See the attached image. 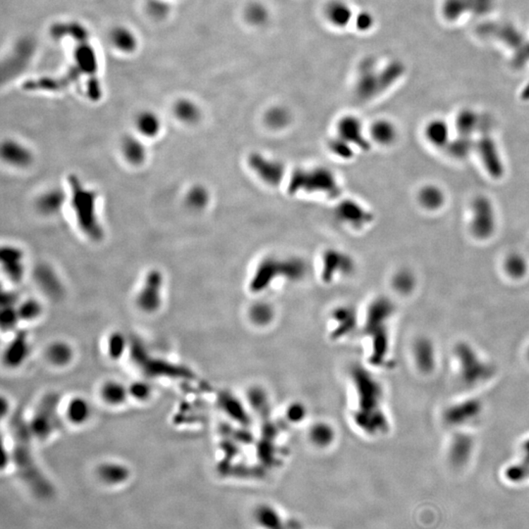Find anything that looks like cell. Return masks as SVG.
Returning <instances> with one entry per match:
<instances>
[{
  "label": "cell",
  "instance_id": "1",
  "mask_svg": "<svg viewBox=\"0 0 529 529\" xmlns=\"http://www.w3.org/2000/svg\"><path fill=\"white\" fill-rule=\"evenodd\" d=\"M70 205L78 228L87 238L98 241L102 238V226L97 211V193L88 188L80 178L70 176Z\"/></svg>",
  "mask_w": 529,
  "mask_h": 529
},
{
  "label": "cell",
  "instance_id": "2",
  "mask_svg": "<svg viewBox=\"0 0 529 529\" xmlns=\"http://www.w3.org/2000/svg\"><path fill=\"white\" fill-rule=\"evenodd\" d=\"M128 352L135 366L143 372V375H147V377H151V379L152 377H169V379H180L191 377L190 370H186V367L151 355L142 341L137 337H130Z\"/></svg>",
  "mask_w": 529,
  "mask_h": 529
},
{
  "label": "cell",
  "instance_id": "3",
  "mask_svg": "<svg viewBox=\"0 0 529 529\" xmlns=\"http://www.w3.org/2000/svg\"><path fill=\"white\" fill-rule=\"evenodd\" d=\"M60 403L58 393L49 392L37 403L32 419L28 422L35 439L45 440L56 432L60 423Z\"/></svg>",
  "mask_w": 529,
  "mask_h": 529
},
{
  "label": "cell",
  "instance_id": "4",
  "mask_svg": "<svg viewBox=\"0 0 529 529\" xmlns=\"http://www.w3.org/2000/svg\"><path fill=\"white\" fill-rule=\"evenodd\" d=\"M288 190L292 194L297 191L322 193L332 197L340 193L339 183L334 174L324 168L297 170L289 181Z\"/></svg>",
  "mask_w": 529,
  "mask_h": 529
},
{
  "label": "cell",
  "instance_id": "5",
  "mask_svg": "<svg viewBox=\"0 0 529 529\" xmlns=\"http://www.w3.org/2000/svg\"><path fill=\"white\" fill-rule=\"evenodd\" d=\"M163 274L158 269H152L146 274L142 286L138 292V308L145 313H155L163 301Z\"/></svg>",
  "mask_w": 529,
  "mask_h": 529
},
{
  "label": "cell",
  "instance_id": "6",
  "mask_svg": "<svg viewBox=\"0 0 529 529\" xmlns=\"http://www.w3.org/2000/svg\"><path fill=\"white\" fill-rule=\"evenodd\" d=\"M470 228L473 234L480 238H487L495 229V213L492 204L487 198L478 197L473 205V220Z\"/></svg>",
  "mask_w": 529,
  "mask_h": 529
},
{
  "label": "cell",
  "instance_id": "7",
  "mask_svg": "<svg viewBox=\"0 0 529 529\" xmlns=\"http://www.w3.org/2000/svg\"><path fill=\"white\" fill-rule=\"evenodd\" d=\"M249 166L262 181L269 183V185H279L284 178V166L278 161L264 157V155L259 154V153L250 156Z\"/></svg>",
  "mask_w": 529,
  "mask_h": 529
},
{
  "label": "cell",
  "instance_id": "8",
  "mask_svg": "<svg viewBox=\"0 0 529 529\" xmlns=\"http://www.w3.org/2000/svg\"><path fill=\"white\" fill-rule=\"evenodd\" d=\"M108 42L115 51L122 55H132L137 51L140 42L138 35L126 25H116L108 32Z\"/></svg>",
  "mask_w": 529,
  "mask_h": 529
},
{
  "label": "cell",
  "instance_id": "9",
  "mask_svg": "<svg viewBox=\"0 0 529 529\" xmlns=\"http://www.w3.org/2000/svg\"><path fill=\"white\" fill-rule=\"evenodd\" d=\"M31 351L27 332H18L7 344L4 353V362L9 369H16L24 364Z\"/></svg>",
  "mask_w": 529,
  "mask_h": 529
},
{
  "label": "cell",
  "instance_id": "10",
  "mask_svg": "<svg viewBox=\"0 0 529 529\" xmlns=\"http://www.w3.org/2000/svg\"><path fill=\"white\" fill-rule=\"evenodd\" d=\"M478 150L488 173L494 178H500L504 173L503 164L492 138L488 135H483L478 141Z\"/></svg>",
  "mask_w": 529,
  "mask_h": 529
},
{
  "label": "cell",
  "instance_id": "11",
  "mask_svg": "<svg viewBox=\"0 0 529 529\" xmlns=\"http://www.w3.org/2000/svg\"><path fill=\"white\" fill-rule=\"evenodd\" d=\"M337 130H339V138L347 141L350 145L359 146L363 150H367L369 147L363 135L362 123L357 118L351 117V116L344 117L339 123Z\"/></svg>",
  "mask_w": 529,
  "mask_h": 529
},
{
  "label": "cell",
  "instance_id": "12",
  "mask_svg": "<svg viewBox=\"0 0 529 529\" xmlns=\"http://www.w3.org/2000/svg\"><path fill=\"white\" fill-rule=\"evenodd\" d=\"M2 266L8 278L15 282L20 281L24 276V255L20 249L7 246L2 250Z\"/></svg>",
  "mask_w": 529,
  "mask_h": 529
},
{
  "label": "cell",
  "instance_id": "13",
  "mask_svg": "<svg viewBox=\"0 0 529 529\" xmlns=\"http://www.w3.org/2000/svg\"><path fill=\"white\" fill-rule=\"evenodd\" d=\"M2 156L10 166L24 168L32 162V152L19 141L7 140L2 146Z\"/></svg>",
  "mask_w": 529,
  "mask_h": 529
},
{
  "label": "cell",
  "instance_id": "14",
  "mask_svg": "<svg viewBox=\"0 0 529 529\" xmlns=\"http://www.w3.org/2000/svg\"><path fill=\"white\" fill-rule=\"evenodd\" d=\"M135 128L138 137L154 138L160 133L162 123L154 111L142 110L135 116Z\"/></svg>",
  "mask_w": 529,
  "mask_h": 529
},
{
  "label": "cell",
  "instance_id": "15",
  "mask_svg": "<svg viewBox=\"0 0 529 529\" xmlns=\"http://www.w3.org/2000/svg\"><path fill=\"white\" fill-rule=\"evenodd\" d=\"M92 417V406L82 396L73 397L65 407V418L73 425H84Z\"/></svg>",
  "mask_w": 529,
  "mask_h": 529
},
{
  "label": "cell",
  "instance_id": "16",
  "mask_svg": "<svg viewBox=\"0 0 529 529\" xmlns=\"http://www.w3.org/2000/svg\"><path fill=\"white\" fill-rule=\"evenodd\" d=\"M123 158L133 166H140L146 160L147 150L141 138L128 135L121 143Z\"/></svg>",
  "mask_w": 529,
  "mask_h": 529
},
{
  "label": "cell",
  "instance_id": "17",
  "mask_svg": "<svg viewBox=\"0 0 529 529\" xmlns=\"http://www.w3.org/2000/svg\"><path fill=\"white\" fill-rule=\"evenodd\" d=\"M99 395L105 404L112 406V407L123 405L130 397L127 385L114 379L103 382L100 387Z\"/></svg>",
  "mask_w": 529,
  "mask_h": 529
},
{
  "label": "cell",
  "instance_id": "18",
  "mask_svg": "<svg viewBox=\"0 0 529 529\" xmlns=\"http://www.w3.org/2000/svg\"><path fill=\"white\" fill-rule=\"evenodd\" d=\"M336 215L339 220L354 226H362L370 220V214L361 205L352 201L340 204L336 208Z\"/></svg>",
  "mask_w": 529,
  "mask_h": 529
},
{
  "label": "cell",
  "instance_id": "19",
  "mask_svg": "<svg viewBox=\"0 0 529 529\" xmlns=\"http://www.w3.org/2000/svg\"><path fill=\"white\" fill-rule=\"evenodd\" d=\"M172 111L176 119L186 125H193L201 118L200 108L190 98H178L174 102Z\"/></svg>",
  "mask_w": 529,
  "mask_h": 529
},
{
  "label": "cell",
  "instance_id": "20",
  "mask_svg": "<svg viewBox=\"0 0 529 529\" xmlns=\"http://www.w3.org/2000/svg\"><path fill=\"white\" fill-rule=\"evenodd\" d=\"M47 361L55 367H66L74 359V350L65 341H55L49 345L47 352Z\"/></svg>",
  "mask_w": 529,
  "mask_h": 529
},
{
  "label": "cell",
  "instance_id": "21",
  "mask_svg": "<svg viewBox=\"0 0 529 529\" xmlns=\"http://www.w3.org/2000/svg\"><path fill=\"white\" fill-rule=\"evenodd\" d=\"M327 17L329 23L335 27H345L352 18V11L343 1L332 2L327 7Z\"/></svg>",
  "mask_w": 529,
  "mask_h": 529
},
{
  "label": "cell",
  "instance_id": "22",
  "mask_svg": "<svg viewBox=\"0 0 529 529\" xmlns=\"http://www.w3.org/2000/svg\"><path fill=\"white\" fill-rule=\"evenodd\" d=\"M370 135L375 142L382 145H391L397 137L396 128L389 121L379 120L372 125Z\"/></svg>",
  "mask_w": 529,
  "mask_h": 529
},
{
  "label": "cell",
  "instance_id": "23",
  "mask_svg": "<svg viewBox=\"0 0 529 529\" xmlns=\"http://www.w3.org/2000/svg\"><path fill=\"white\" fill-rule=\"evenodd\" d=\"M130 348V339L121 332H112L106 342L108 356L112 360H119Z\"/></svg>",
  "mask_w": 529,
  "mask_h": 529
},
{
  "label": "cell",
  "instance_id": "24",
  "mask_svg": "<svg viewBox=\"0 0 529 529\" xmlns=\"http://www.w3.org/2000/svg\"><path fill=\"white\" fill-rule=\"evenodd\" d=\"M64 199L59 190H53L42 194L37 201L40 212L45 215H54L62 207Z\"/></svg>",
  "mask_w": 529,
  "mask_h": 529
},
{
  "label": "cell",
  "instance_id": "25",
  "mask_svg": "<svg viewBox=\"0 0 529 529\" xmlns=\"http://www.w3.org/2000/svg\"><path fill=\"white\" fill-rule=\"evenodd\" d=\"M425 135L433 145L444 146L449 140V130L443 121L435 120L428 123Z\"/></svg>",
  "mask_w": 529,
  "mask_h": 529
},
{
  "label": "cell",
  "instance_id": "26",
  "mask_svg": "<svg viewBox=\"0 0 529 529\" xmlns=\"http://www.w3.org/2000/svg\"><path fill=\"white\" fill-rule=\"evenodd\" d=\"M419 200L423 207L435 210L444 203L445 197L442 190L435 186H427L420 191Z\"/></svg>",
  "mask_w": 529,
  "mask_h": 529
},
{
  "label": "cell",
  "instance_id": "27",
  "mask_svg": "<svg viewBox=\"0 0 529 529\" xmlns=\"http://www.w3.org/2000/svg\"><path fill=\"white\" fill-rule=\"evenodd\" d=\"M209 193L203 186H196L190 188L186 195V203L191 210L200 211L208 205Z\"/></svg>",
  "mask_w": 529,
  "mask_h": 529
},
{
  "label": "cell",
  "instance_id": "28",
  "mask_svg": "<svg viewBox=\"0 0 529 529\" xmlns=\"http://www.w3.org/2000/svg\"><path fill=\"white\" fill-rule=\"evenodd\" d=\"M37 279L42 288L49 296H56L57 294L61 293V284L49 268L39 269L37 271Z\"/></svg>",
  "mask_w": 529,
  "mask_h": 529
},
{
  "label": "cell",
  "instance_id": "29",
  "mask_svg": "<svg viewBox=\"0 0 529 529\" xmlns=\"http://www.w3.org/2000/svg\"><path fill=\"white\" fill-rule=\"evenodd\" d=\"M145 11L151 19L163 21L172 11L171 0H146Z\"/></svg>",
  "mask_w": 529,
  "mask_h": 529
},
{
  "label": "cell",
  "instance_id": "30",
  "mask_svg": "<svg viewBox=\"0 0 529 529\" xmlns=\"http://www.w3.org/2000/svg\"><path fill=\"white\" fill-rule=\"evenodd\" d=\"M20 320L24 322H34L42 314V306L37 299H27L17 305Z\"/></svg>",
  "mask_w": 529,
  "mask_h": 529
},
{
  "label": "cell",
  "instance_id": "31",
  "mask_svg": "<svg viewBox=\"0 0 529 529\" xmlns=\"http://www.w3.org/2000/svg\"><path fill=\"white\" fill-rule=\"evenodd\" d=\"M478 118L472 111H465L458 115L457 120V128L461 135L470 137L478 126Z\"/></svg>",
  "mask_w": 529,
  "mask_h": 529
},
{
  "label": "cell",
  "instance_id": "32",
  "mask_svg": "<svg viewBox=\"0 0 529 529\" xmlns=\"http://www.w3.org/2000/svg\"><path fill=\"white\" fill-rule=\"evenodd\" d=\"M289 121H291V118H289L288 111L284 109V108L274 107V109L269 110L266 115L267 125L276 128V130L284 128L289 123Z\"/></svg>",
  "mask_w": 529,
  "mask_h": 529
},
{
  "label": "cell",
  "instance_id": "33",
  "mask_svg": "<svg viewBox=\"0 0 529 529\" xmlns=\"http://www.w3.org/2000/svg\"><path fill=\"white\" fill-rule=\"evenodd\" d=\"M128 387V394L130 397L133 398L135 401H147L152 394V388L150 384L143 380L133 382Z\"/></svg>",
  "mask_w": 529,
  "mask_h": 529
},
{
  "label": "cell",
  "instance_id": "34",
  "mask_svg": "<svg viewBox=\"0 0 529 529\" xmlns=\"http://www.w3.org/2000/svg\"><path fill=\"white\" fill-rule=\"evenodd\" d=\"M20 320L18 314L17 305L15 306H2L1 329L2 331H12L17 327Z\"/></svg>",
  "mask_w": 529,
  "mask_h": 529
},
{
  "label": "cell",
  "instance_id": "35",
  "mask_svg": "<svg viewBox=\"0 0 529 529\" xmlns=\"http://www.w3.org/2000/svg\"><path fill=\"white\" fill-rule=\"evenodd\" d=\"M472 140L468 137L461 135L460 138L450 145V153L456 158L462 159L466 157L473 150Z\"/></svg>",
  "mask_w": 529,
  "mask_h": 529
},
{
  "label": "cell",
  "instance_id": "36",
  "mask_svg": "<svg viewBox=\"0 0 529 529\" xmlns=\"http://www.w3.org/2000/svg\"><path fill=\"white\" fill-rule=\"evenodd\" d=\"M329 148H331L332 152L339 157L347 159L351 158L353 155V150L351 145L342 140V138H335L329 142Z\"/></svg>",
  "mask_w": 529,
  "mask_h": 529
},
{
  "label": "cell",
  "instance_id": "37",
  "mask_svg": "<svg viewBox=\"0 0 529 529\" xmlns=\"http://www.w3.org/2000/svg\"><path fill=\"white\" fill-rule=\"evenodd\" d=\"M507 267L511 273L521 274L525 269V260L520 255H511L508 259Z\"/></svg>",
  "mask_w": 529,
  "mask_h": 529
},
{
  "label": "cell",
  "instance_id": "38",
  "mask_svg": "<svg viewBox=\"0 0 529 529\" xmlns=\"http://www.w3.org/2000/svg\"><path fill=\"white\" fill-rule=\"evenodd\" d=\"M247 16L250 18L251 22L261 23L266 20V10L258 5H252L247 11Z\"/></svg>",
  "mask_w": 529,
  "mask_h": 529
},
{
  "label": "cell",
  "instance_id": "39",
  "mask_svg": "<svg viewBox=\"0 0 529 529\" xmlns=\"http://www.w3.org/2000/svg\"><path fill=\"white\" fill-rule=\"evenodd\" d=\"M370 25H372V17L369 14L363 13L358 17L357 26L360 30L370 29Z\"/></svg>",
  "mask_w": 529,
  "mask_h": 529
}]
</instances>
